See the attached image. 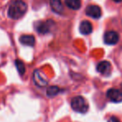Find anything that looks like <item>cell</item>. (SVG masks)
<instances>
[{
    "mask_svg": "<svg viewBox=\"0 0 122 122\" xmlns=\"http://www.w3.org/2000/svg\"><path fill=\"white\" fill-rule=\"evenodd\" d=\"M27 10V6L23 0H15L10 4L8 10V16L12 19H19L24 16Z\"/></svg>",
    "mask_w": 122,
    "mask_h": 122,
    "instance_id": "obj_1",
    "label": "cell"
},
{
    "mask_svg": "<svg viewBox=\"0 0 122 122\" xmlns=\"http://www.w3.org/2000/svg\"><path fill=\"white\" fill-rule=\"evenodd\" d=\"M71 106L73 111L81 114H86L89 110V104L85 98L81 96L75 97L71 99Z\"/></svg>",
    "mask_w": 122,
    "mask_h": 122,
    "instance_id": "obj_2",
    "label": "cell"
},
{
    "mask_svg": "<svg viewBox=\"0 0 122 122\" xmlns=\"http://www.w3.org/2000/svg\"><path fill=\"white\" fill-rule=\"evenodd\" d=\"M56 25L54 21L52 20H47V21H38L34 23V28L36 29L38 33L47 34L51 32L54 29Z\"/></svg>",
    "mask_w": 122,
    "mask_h": 122,
    "instance_id": "obj_3",
    "label": "cell"
},
{
    "mask_svg": "<svg viewBox=\"0 0 122 122\" xmlns=\"http://www.w3.org/2000/svg\"><path fill=\"white\" fill-rule=\"evenodd\" d=\"M32 80H33L34 84L38 87H45L48 84L47 80L43 76V75L41 72L40 70H35L33 71V73H32Z\"/></svg>",
    "mask_w": 122,
    "mask_h": 122,
    "instance_id": "obj_4",
    "label": "cell"
},
{
    "mask_svg": "<svg viewBox=\"0 0 122 122\" xmlns=\"http://www.w3.org/2000/svg\"><path fill=\"white\" fill-rule=\"evenodd\" d=\"M119 33L116 31H108L104 34V42L107 45H115L119 42Z\"/></svg>",
    "mask_w": 122,
    "mask_h": 122,
    "instance_id": "obj_5",
    "label": "cell"
},
{
    "mask_svg": "<svg viewBox=\"0 0 122 122\" xmlns=\"http://www.w3.org/2000/svg\"><path fill=\"white\" fill-rule=\"evenodd\" d=\"M106 97L112 102H121L122 101V91L116 88H111L106 92Z\"/></svg>",
    "mask_w": 122,
    "mask_h": 122,
    "instance_id": "obj_6",
    "label": "cell"
},
{
    "mask_svg": "<svg viewBox=\"0 0 122 122\" xmlns=\"http://www.w3.org/2000/svg\"><path fill=\"white\" fill-rule=\"evenodd\" d=\"M86 14L94 19H98L101 17V9L97 5H89L86 8Z\"/></svg>",
    "mask_w": 122,
    "mask_h": 122,
    "instance_id": "obj_7",
    "label": "cell"
},
{
    "mask_svg": "<svg viewBox=\"0 0 122 122\" xmlns=\"http://www.w3.org/2000/svg\"><path fill=\"white\" fill-rule=\"evenodd\" d=\"M111 63L107 61H102L101 62H99L97 64V70L99 73H101V75L107 76L109 75L111 72Z\"/></svg>",
    "mask_w": 122,
    "mask_h": 122,
    "instance_id": "obj_8",
    "label": "cell"
},
{
    "mask_svg": "<svg viewBox=\"0 0 122 122\" xmlns=\"http://www.w3.org/2000/svg\"><path fill=\"white\" fill-rule=\"evenodd\" d=\"M92 30H93L92 24L89 21H87V20H84V21H82L80 23L79 31L83 35H88V34L92 33Z\"/></svg>",
    "mask_w": 122,
    "mask_h": 122,
    "instance_id": "obj_9",
    "label": "cell"
},
{
    "mask_svg": "<svg viewBox=\"0 0 122 122\" xmlns=\"http://www.w3.org/2000/svg\"><path fill=\"white\" fill-rule=\"evenodd\" d=\"M50 5H51L52 11L56 13L61 14L63 13L64 8H63L61 0H50Z\"/></svg>",
    "mask_w": 122,
    "mask_h": 122,
    "instance_id": "obj_10",
    "label": "cell"
},
{
    "mask_svg": "<svg viewBox=\"0 0 122 122\" xmlns=\"http://www.w3.org/2000/svg\"><path fill=\"white\" fill-rule=\"evenodd\" d=\"M19 42L23 45L29 46V47H33L35 44V37L32 35H22L19 38Z\"/></svg>",
    "mask_w": 122,
    "mask_h": 122,
    "instance_id": "obj_11",
    "label": "cell"
},
{
    "mask_svg": "<svg viewBox=\"0 0 122 122\" xmlns=\"http://www.w3.org/2000/svg\"><path fill=\"white\" fill-rule=\"evenodd\" d=\"M65 4L72 10H78L81 7V0H65Z\"/></svg>",
    "mask_w": 122,
    "mask_h": 122,
    "instance_id": "obj_12",
    "label": "cell"
},
{
    "mask_svg": "<svg viewBox=\"0 0 122 122\" xmlns=\"http://www.w3.org/2000/svg\"><path fill=\"white\" fill-rule=\"evenodd\" d=\"M59 92H61V89L58 86H49L48 88L47 89V96L48 97H56Z\"/></svg>",
    "mask_w": 122,
    "mask_h": 122,
    "instance_id": "obj_13",
    "label": "cell"
},
{
    "mask_svg": "<svg viewBox=\"0 0 122 122\" xmlns=\"http://www.w3.org/2000/svg\"><path fill=\"white\" fill-rule=\"evenodd\" d=\"M15 66H16V68L18 70V73L21 76H23V74L25 73L26 68H25V65L21 60H16L15 61Z\"/></svg>",
    "mask_w": 122,
    "mask_h": 122,
    "instance_id": "obj_14",
    "label": "cell"
},
{
    "mask_svg": "<svg viewBox=\"0 0 122 122\" xmlns=\"http://www.w3.org/2000/svg\"><path fill=\"white\" fill-rule=\"evenodd\" d=\"M107 122H121V121H120V120L118 119V118H116V116H111V117L108 120Z\"/></svg>",
    "mask_w": 122,
    "mask_h": 122,
    "instance_id": "obj_15",
    "label": "cell"
},
{
    "mask_svg": "<svg viewBox=\"0 0 122 122\" xmlns=\"http://www.w3.org/2000/svg\"><path fill=\"white\" fill-rule=\"evenodd\" d=\"M114 2H116V3H121L122 0H113Z\"/></svg>",
    "mask_w": 122,
    "mask_h": 122,
    "instance_id": "obj_16",
    "label": "cell"
},
{
    "mask_svg": "<svg viewBox=\"0 0 122 122\" xmlns=\"http://www.w3.org/2000/svg\"><path fill=\"white\" fill-rule=\"evenodd\" d=\"M121 87H122V84H121Z\"/></svg>",
    "mask_w": 122,
    "mask_h": 122,
    "instance_id": "obj_17",
    "label": "cell"
}]
</instances>
